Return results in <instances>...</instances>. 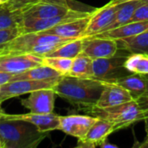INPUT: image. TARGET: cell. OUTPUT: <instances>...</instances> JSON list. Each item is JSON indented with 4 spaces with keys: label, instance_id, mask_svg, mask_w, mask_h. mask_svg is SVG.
Segmentation results:
<instances>
[{
    "label": "cell",
    "instance_id": "cell-1",
    "mask_svg": "<svg viewBox=\"0 0 148 148\" xmlns=\"http://www.w3.org/2000/svg\"><path fill=\"white\" fill-rule=\"evenodd\" d=\"M105 82L95 78L62 75L53 89L59 97L85 111L94 108L104 88Z\"/></svg>",
    "mask_w": 148,
    "mask_h": 148
},
{
    "label": "cell",
    "instance_id": "cell-2",
    "mask_svg": "<svg viewBox=\"0 0 148 148\" xmlns=\"http://www.w3.org/2000/svg\"><path fill=\"white\" fill-rule=\"evenodd\" d=\"M75 39L61 37L42 31L20 34L0 49V56L31 54L43 57L63 43Z\"/></svg>",
    "mask_w": 148,
    "mask_h": 148
},
{
    "label": "cell",
    "instance_id": "cell-3",
    "mask_svg": "<svg viewBox=\"0 0 148 148\" xmlns=\"http://www.w3.org/2000/svg\"><path fill=\"white\" fill-rule=\"evenodd\" d=\"M35 125L22 120H0L3 148H36L48 136Z\"/></svg>",
    "mask_w": 148,
    "mask_h": 148
},
{
    "label": "cell",
    "instance_id": "cell-4",
    "mask_svg": "<svg viewBox=\"0 0 148 148\" xmlns=\"http://www.w3.org/2000/svg\"><path fill=\"white\" fill-rule=\"evenodd\" d=\"M87 112L91 114L92 116L109 121L114 126L115 132L128 127L144 119L143 110L135 100L105 108L94 107Z\"/></svg>",
    "mask_w": 148,
    "mask_h": 148
},
{
    "label": "cell",
    "instance_id": "cell-5",
    "mask_svg": "<svg viewBox=\"0 0 148 148\" xmlns=\"http://www.w3.org/2000/svg\"><path fill=\"white\" fill-rule=\"evenodd\" d=\"M130 52L119 49L115 55L108 58L93 59V78L110 82L130 75L124 68V62Z\"/></svg>",
    "mask_w": 148,
    "mask_h": 148
},
{
    "label": "cell",
    "instance_id": "cell-6",
    "mask_svg": "<svg viewBox=\"0 0 148 148\" xmlns=\"http://www.w3.org/2000/svg\"><path fill=\"white\" fill-rule=\"evenodd\" d=\"M73 0H39L22 11L23 18H49L65 15L76 8Z\"/></svg>",
    "mask_w": 148,
    "mask_h": 148
},
{
    "label": "cell",
    "instance_id": "cell-7",
    "mask_svg": "<svg viewBox=\"0 0 148 148\" xmlns=\"http://www.w3.org/2000/svg\"><path fill=\"white\" fill-rule=\"evenodd\" d=\"M93 10L88 11L84 10H73L72 11L65 15L49 18H23L18 24L19 32L20 34H25L44 31L60 23H63L76 18L88 16L92 13Z\"/></svg>",
    "mask_w": 148,
    "mask_h": 148
},
{
    "label": "cell",
    "instance_id": "cell-8",
    "mask_svg": "<svg viewBox=\"0 0 148 148\" xmlns=\"http://www.w3.org/2000/svg\"><path fill=\"white\" fill-rule=\"evenodd\" d=\"M59 79L48 81L16 80L9 82L6 84L0 87V106L3 101L13 97H17L20 95L29 94L38 89L53 88Z\"/></svg>",
    "mask_w": 148,
    "mask_h": 148
},
{
    "label": "cell",
    "instance_id": "cell-9",
    "mask_svg": "<svg viewBox=\"0 0 148 148\" xmlns=\"http://www.w3.org/2000/svg\"><path fill=\"white\" fill-rule=\"evenodd\" d=\"M112 82L127 89L142 110L148 108V75L130 74Z\"/></svg>",
    "mask_w": 148,
    "mask_h": 148
},
{
    "label": "cell",
    "instance_id": "cell-10",
    "mask_svg": "<svg viewBox=\"0 0 148 148\" xmlns=\"http://www.w3.org/2000/svg\"><path fill=\"white\" fill-rule=\"evenodd\" d=\"M119 47L117 40L89 36L82 38V53L92 59L108 58L116 54Z\"/></svg>",
    "mask_w": 148,
    "mask_h": 148
},
{
    "label": "cell",
    "instance_id": "cell-11",
    "mask_svg": "<svg viewBox=\"0 0 148 148\" xmlns=\"http://www.w3.org/2000/svg\"><path fill=\"white\" fill-rule=\"evenodd\" d=\"M42 65V57L31 54L0 56V70L13 75Z\"/></svg>",
    "mask_w": 148,
    "mask_h": 148
},
{
    "label": "cell",
    "instance_id": "cell-12",
    "mask_svg": "<svg viewBox=\"0 0 148 148\" xmlns=\"http://www.w3.org/2000/svg\"><path fill=\"white\" fill-rule=\"evenodd\" d=\"M56 93L53 88H42L29 93L28 98L21 101V104L31 113H53Z\"/></svg>",
    "mask_w": 148,
    "mask_h": 148
},
{
    "label": "cell",
    "instance_id": "cell-13",
    "mask_svg": "<svg viewBox=\"0 0 148 148\" xmlns=\"http://www.w3.org/2000/svg\"><path fill=\"white\" fill-rule=\"evenodd\" d=\"M119 6V3H112L109 2L101 8L95 9L82 38L93 36L102 32L113 20Z\"/></svg>",
    "mask_w": 148,
    "mask_h": 148
},
{
    "label": "cell",
    "instance_id": "cell-14",
    "mask_svg": "<svg viewBox=\"0 0 148 148\" xmlns=\"http://www.w3.org/2000/svg\"><path fill=\"white\" fill-rule=\"evenodd\" d=\"M114 132H115L114 126L109 121L97 118L87 134L82 138L78 139L77 147L95 148L100 147Z\"/></svg>",
    "mask_w": 148,
    "mask_h": 148
},
{
    "label": "cell",
    "instance_id": "cell-15",
    "mask_svg": "<svg viewBox=\"0 0 148 148\" xmlns=\"http://www.w3.org/2000/svg\"><path fill=\"white\" fill-rule=\"evenodd\" d=\"M59 119V130L62 131L68 135L81 139L87 134L91 126L96 121L97 117L92 115L71 114L60 116Z\"/></svg>",
    "mask_w": 148,
    "mask_h": 148
},
{
    "label": "cell",
    "instance_id": "cell-16",
    "mask_svg": "<svg viewBox=\"0 0 148 148\" xmlns=\"http://www.w3.org/2000/svg\"><path fill=\"white\" fill-rule=\"evenodd\" d=\"M59 115L49 113V114H36V113H29L23 114H10L5 112L3 114V119L8 120H22L28 121L35 125L40 131L42 132H51L54 130H59L60 127V119Z\"/></svg>",
    "mask_w": 148,
    "mask_h": 148
},
{
    "label": "cell",
    "instance_id": "cell-17",
    "mask_svg": "<svg viewBox=\"0 0 148 148\" xmlns=\"http://www.w3.org/2000/svg\"><path fill=\"white\" fill-rule=\"evenodd\" d=\"M104 82V88L95 106V108H109L134 100L130 92L122 86L114 82Z\"/></svg>",
    "mask_w": 148,
    "mask_h": 148
},
{
    "label": "cell",
    "instance_id": "cell-18",
    "mask_svg": "<svg viewBox=\"0 0 148 148\" xmlns=\"http://www.w3.org/2000/svg\"><path fill=\"white\" fill-rule=\"evenodd\" d=\"M91 14L86 16H82L80 18H76L74 20L63 23H60L56 26H54L42 32L51 34V35H56L61 37L70 38V39L82 38L84 32L87 29V26L88 24Z\"/></svg>",
    "mask_w": 148,
    "mask_h": 148
},
{
    "label": "cell",
    "instance_id": "cell-19",
    "mask_svg": "<svg viewBox=\"0 0 148 148\" xmlns=\"http://www.w3.org/2000/svg\"><path fill=\"white\" fill-rule=\"evenodd\" d=\"M148 31V20L147 21H138L126 23L119 28L114 29L101 32L95 36L96 37H102V38H110V39H121V38H127L135 36L140 34H143Z\"/></svg>",
    "mask_w": 148,
    "mask_h": 148
},
{
    "label": "cell",
    "instance_id": "cell-20",
    "mask_svg": "<svg viewBox=\"0 0 148 148\" xmlns=\"http://www.w3.org/2000/svg\"><path fill=\"white\" fill-rule=\"evenodd\" d=\"M62 75L56 70L46 66L40 65L31 69H29L22 73L14 75L11 81L16 80H36V81H48L59 79Z\"/></svg>",
    "mask_w": 148,
    "mask_h": 148
},
{
    "label": "cell",
    "instance_id": "cell-21",
    "mask_svg": "<svg viewBox=\"0 0 148 148\" xmlns=\"http://www.w3.org/2000/svg\"><path fill=\"white\" fill-rule=\"evenodd\" d=\"M140 4H141V3L140 2V0H132V1L120 3V6H119L118 10H116L113 20L105 28V29L102 32L114 29L116 28H119V27L129 22V20L131 19L136 8Z\"/></svg>",
    "mask_w": 148,
    "mask_h": 148
},
{
    "label": "cell",
    "instance_id": "cell-22",
    "mask_svg": "<svg viewBox=\"0 0 148 148\" xmlns=\"http://www.w3.org/2000/svg\"><path fill=\"white\" fill-rule=\"evenodd\" d=\"M93 59L81 52L73 59L72 67L68 75L79 78H93Z\"/></svg>",
    "mask_w": 148,
    "mask_h": 148
},
{
    "label": "cell",
    "instance_id": "cell-23",
    "mask_svg": "<svg viewBox=\"0 0 148 148\" xmlns=\"http://www.w3.org/2000/svg\"><path fill=\"white\" fill-rule=\"evenodd\" d=\"M119 49H127L130 53L148 54V31L143 34L117 40Z\"/></svg>",
    "mask_w": 148,
    "mask_h": 148
},
{
    "label": "cell",
    "instance_id": "cell-24",
    "mask_svg": "<svg viewBox=\"0 0 148 148\" xmlns=\"http://www.w3.org/2000/svg\"><path fill=\"white\" fill-rule=\"evenodd\" d=\"M124 68L130 74L148 75V54L130 53L125 60Z\"/></svg>",
    "mask_w": 148,
    "mask_h": 148
},
{
    "label": "cell",
    "instance_id": "cell-25",
    "mask_svg": "<svg viewBox=\"0 0 148 148\" xmlns=\"http://www.w3.org/2000/svg\"><path fill=\"white\" fill-rule=\"evenodd\" d=\"M82 51V38L75 39L68 42L63 43L53 52L49 53L45 56L49 57H64L74 59ZM44 57V56H43Z\"/></svg>",
    "mask_w": 148,
    "mask_h": 148
},
{
    "label": "cell",
    "instance_id": "cell-26",
    "mask_svg": "<svg viewBox=\"0 0 148 148\" xmlns=\"http://www.w3.org/2000/svg\"><path fill=\"white\" fill-rule=\"evenodd\" d=\"M22 19L21 10H10L3 3L0 4V30L18 26Z\"/></svg>",
    "mask_w": 148,
    "mask_h": 148
},
{
    "label": "cell",
    "instance_id": "cell-27",
    "mask_svg": "<svg viewBox=\"0 0 148 148\" xmlns=\"http://www.w3.org/2000/svg\"><path fill=\"white\" fill-rule=\"evenodd\" d=\"M72 62H73V59L71 58L56 57V56L42 57V65H46L56 70L62 75H68L69 74L72 67Z\"/></svg>",
    "mask_w": 148,
    "mask_h": 148
},
{
    "label": "cell",
    "instance_id": "cell-28",
    "mask_svg": "<svg viewBox=\"0 0 148 148\" xmlns=\"http://www.w3.org/2000/svg\"><path fill=\"white\" fill-rule=\"evenodd\" d=\"M39 0H9L3 3L10 10H21L29 8V6L35 4Z\"/></svg>",
    "mask_w": 148,
    "mask_h": 148
},
{
    "label": "cell",
    "instance_id": "cell-29",
    "mask_svg": "<svg viewBox=\"0 0 148 148\" xmlns=\"http://www.w3.org/2000/svg\"><path fill=\"white\" fill-rule=\"evenodd\" d=\"M19 35L20 32H19L18 26L0 30V49Z\"/></svg>",
    "mask_w": 148,
    "mask_h": 148
},
{
    "label": "cell",
    "instance_id": "cell-30",
    "mask_svg": "<svg viewBox=\"0 0 148 148\" xmlns=\"http://www.w3.org/2000/svg\"><path fill=\"white\" fill-rule=\"evenodd\" d=\"M148 20V4L141 3L134 10L131 19L128 23L138 22V21H147Z\"/></svg>",
    "mask_w": 148,
    "mask_h": 148
},
{
    "label": "cell",
    "instance_id": "cell-31",
    "mask_svg": "<svg viewBox=\"0 0 148 148\" xmlns=\"http://www.w3.org/2000/svg\"><path fill=\"white\" fill-rule=\"evenodd\" d=\"M13 74L10 73H7V72H3L0 70V87L6 84L7 82H10L12 77H13Z\"/></svg>",
    "mask_w": 148,
    "mask_h": 148
},
{
    "label": "cell",
    "instance_id": "cell-32",
    "mask_svg": "<svg viewBox=\"0 0 148 148\" xmlns=\"http://www.w3.org/2000/svg\"><path fill=\"white\" fill-rule=\"evenodd\" d=\"M143 114H144V119L143 121L145 122V129H146V139L144 141V144L142 145V147H148V108L143 110Z\"/></svg>",
    "mask_w": 148,
    "mask_h": 148
},
{
    "label": "cell",
    "instance_id": "cell-33",
    "mask_svg": "<svg viewBox=\"0 0 148 148\" xmlns=\"http://www.w3.org/2000/svg\"><path fill=\"white\" fill-rule=\"evenodd\" d=\"M101 147L102 148H118V147L116 145H114V144H111V143H108V140H106L101 146Z\"/></svg>",
    "mask_w": 148,
    "mask_h": 148
},
{
    "label": "cell",
    "instance_id": "cell-34",
    "mask_svg": "<svg viewBox=\"0 0 148 148\" xmlns=\"http://www.w3.org/2000/svg\"><path fill=\"white\" fill-rule=\"evenodd\" d=\"M128 1H132V0H111L110 2L112 3H125V2H128Z\"/></svg>",
    "mask_w": 148,
    "mask_h": 148
},
{
    "label": "cell",
    "instance_id": "cell-35",
    "mask_svg": "<svg viewBox=\"0 0 148 148\" xmlns=\"http://www.w3.org/2000/svg\"><path fill=\"white\" fill-rule=\"evenodd\" d=\"M3 113H4V111L2 109V108H1V106H0V120L3 119Z\"/></svg>",
    "mask_w": 148,
    "mask_h": 148
},
{
    "label": "cell",
    "instance_id": "cell-36",
    "mask_svg": "<svg viewBox=\"0 0 148 148\" xmlns=\"http://www.w3.org/2000/svg\"><path fill=\"white\" fill-rule=\"evenodd\" d=\"M140 2L141 3H147L148 4V0H140Z\"/></svg>",
    "mask_w": 148,
    "mask_h": 148
},
{
    "label": "cell",
    "instance_id": "cell-37",
    "mask_svg": "<svg viewBox=\"0 0 148 148\" xmlns=\"http://www.w3.org/2000/svg\"><path fill=\"white\" fill-rule=\"evenodd\" d=\"M9 0H0V4H3V3H5L6 2H8Z\"/></svg>",
    "mask_w": 148,
    "mask_h": 148
},
{
    "label": "cell",
    "instance_id": "cell-38",
    "mask_svg": "<svg viewBox=\"0 0 148 148\" xmlns=\"http://www.w3.org/2000/svg\"><path fill=\"white\" fill-rule=\"evenodd\" d=\"M0 148H3V144H2V141L0 140Z\"/></svg>",
    "mask_w": 148,
    "mask_h": 148
}]
</instances>
